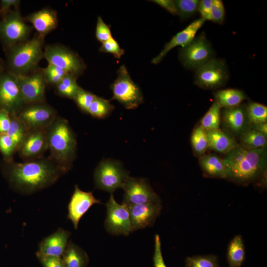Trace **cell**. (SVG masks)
I'll return each mask as SVG.
<instances>
[{
	"instance_id": "cell-1",
	"label": "cell",
	"mask_w": 267,
	"mask_h": 267,
	"mask_svg": "<svg viewBox=\"0 0 267 267\" xmlns=\"http://www.w3.org/2000/svg\"><path fill=\"white\" fill-rule=\"evenodd\" d=\"M4 173L11 186L23 194H30L53 184L66 172L47 160L10 163Z\"/></svg>"
},
{
	"instance_id": "cell-2",
	"label": "cell",
	"mask_w": 267,
	"mask_h": 267,
	"mask_svg": "<svg viewBox=\"0 0 267 267\" xmlns=\"http://www.w3.org/2000/svg\"><path fill=\"white\" fill-rule=\"evenodd\" d=\"M223 160L226 178L237 183H250L262 178L266 174V147L254 149L239 145L225 154Z\"/></svg>"
},
{
	"instance_id": "cell-3",
	"label": "cell",
	"mask_w": 267,
	"mask_h": 267,
	"mask_svg": "<svg viewBox=\"0 0 267 267\" xmlns=\"http://www.w3.org/2000/svg\"><path fill=\"white\" fill-rule=\"evenodd\" d=\"M44 38L37 34L31 39L7 49L5 71L21 77L38 70L39 63L44 57Z\"/></svg>"
},
{
	"instance_id": "cell-4",
	"label": "cell",
	"mask_w": 267,
	"mask_h": 267,
	"mask_svg": "<svg viewBox=\"0 0 267 267\" xmlns=\"http://www.w3.org/2000/svg\"><path fill=\"white\" fill-rule=\"evenodd\" d=\"M47 147L56 163L65 172L74 160L76 140L68 122L64 119L54 120L46 132Z\"/></svg>"
},
{
	"instance_id": "cell-5",
	"label": "cell",
	"mask_w": 267,
	"mask_h": 267,
	"mask_svg": "<svg viewBox=\"0 0 267 267\" xmlns=\"http://www.w3.org/2000/svg\"><path fill=\"white\" fill-rule=\"evenodd\" d=\"M0 20V40L6 51L28 40L32 27L27 25L18 9L10 11Z\"/></svg>"
},
{
	"instance_id": "cell-6",
	"label": "cell",
	"mask_w": 267,
	"mask_h": 267,
	"mask_svg": "<svg viewBox=\"0 0 267 267\" xmlns=\"http://www.w3.org/2000/svg\"><path fill=\"white\" fill-rule=\"evenodd\" d=\"M110 88L113 92L111 99L118 100L126 109H135L143 102V96L140 89L132 80L124 65L118 69L117 77Z\"/></svg>"
},
{
	"instance_id": "cell-7",
	"label": "cell",
	"mask_w": 267,
	"mask_h": 267,
	"mask_svg": "<svg viewBox=\"0 0 267 267\" xmlns=\"http://www.w3.org/2000/svg\"><path fill=\"white\" fill-rule=\"evenodd\" d=\"M129 177V173L120 162L107 159L101 161L95 169V186L112 193L117 189L122 188Z\"/></svg>"
},
{
	"instance_id": "cell-8",
	"label": "cell",
	"mask_w": 267,
	"mask_h": 267,
	"mask_svg": "<svg viewBox=\"0 0 267 267\" xmlns=\"http://www.w3.org/2000/svg\"><path fill=\"white\" fill-rule=\"evenodd\" d=\"M44 57L48 64L58 67L77 78L86 68V64L79 55L63 45H47L44 51Z\"/></svg>"
},
{
	"instance_id": "cell-9",
	"label": "cell",
	"mask_w": 267,
	"mask_h": 267,
	"mask_svg": "<svg viewBox=\"0 0 267 267\" xmlns=\"http://www.w3.org/2000/svg\"><path fill=\"white\" fill-rule=\"evenodd\" d=\"M214 51L205 33L194 38L179 50V60L188 69L196 70L213 58Z\"/></svg>"
},
{
	"instance_id": "cell-10",
	"label": "cell",
	"mask_w": 267,
	"mask_h": 267,
	"mask_svg": "<svg viewBox=\"0 0 267 267\" xmlns=\"http://www.w3.org/2000/svg\"><path fill=\"white\" fill-rule=\"evenodd\" d=\"M228 79L226 63L221 59L213 58L195 70L194 83L205 89H213L224 86Z\"/></svg>"
},
{
	"instance_id": "cell-11",
	"label": "cell",
	"mask_w": 267,
	"mask_h": 267,
	"mask_svg": "<svg viewBox=\"0 0 267 267\" xmlns=\"http://www.w3.org/2000/svg\"><path fill=\"white\" fill-rule=\"evenodd\" d=\"M25 104L18 77L5 70L0 73V108L17 115Z\"/></svg>"
},
{
	"instance_id": "cell-12",
	"label": "cell",
	"mask_w": 267,
	"mask_h": 267,
	"mask_svg": "<svg viewBox=\"0 0 267 267\" xmlns=\"http://www.w3.org/2000/svg\"><path fill=\"white\" fill-rule=\"evenodd\" d=\"M122 188L124 190L122 204L127 207L138 204L161 203L159 197L145 179L129 177Z\"/></svg>"
},
{
	"instance_id": "cell-13",
	"label": "cell",
	"mask_w": 267,
	"mask_h": 267,
	"mask_svg": "<svg viewBox=\"0 0 267 267\" xmlns=\"http://www.w3.org/2000/svg\"><path fill=\"white\" fill-rule=\"evenodd\" d=\"M106 207L107 215L104 226L109 233L127 236L133 231L127 206L117 203L111 194Z\"/></svg>"
},
{
	"instance_id": "cell-14",
	"label": "cell",
	"mask_w": 267,
	"mask_h": 267,
	"mask_svg": "<svg viewBox=\"0 0 267 267\" xmlns=\"http://www.w3.org/2000/svg\"><path fill=\"white\" fill-rule=\"evenodd\" d=\"M55 111L43 103L29 104L17 114L28 131L47 129L55 120Z\"/></svg>"
},
{
	"instance_id": "cell-15",
	"label": "cell",
	"mask_w": 267,
	"mask_h": 267,
	"mask_svg": "<svg viewBox=\"0 0 267 267\" xmlns=\"http://www.w3.org/2000/svg\"><path fill=\"white\" fill-rule=\"evenodd\" d=\"M20 90L25 104L43 103L46 83L42 69L18 77Z\"/></svg>"
},
{
	"instance_id": "cell-16",
	"label": "cell",
	"mask_w": 267,
	"mask_h": 267,
	"mask_svg": "<svg viewBox=\"0 0 267 267\" xmlns=\"http://www.w3.org/2000/svg\"><path fill=\"white\" fill-rule=\"evenodd\" d=\"M94 204H102L96 199L91 192L81 190L77 185L75 186L74 192L68 204L67 219L77 229L79 222L83 216Z\"/></svg>"
},
{
	"instance_id": "cell-17",
	"label": "cell",
	"mask_w": 267,
	"mask_h": 267,
	"mask_svg": "<svg viewBox=\"0 0 267 267\" xmlns=\"http://www.w3.org/2000/svg\"><path fill=\"white\" fill-rule=\"evenodd\" d=\"M221 122L224 130L234 137H239L251 127L245 105L223 108L221 112Z\"/></svg>"
},
{
	"instance_id": "cell-18",
	"label": "cell",
	"mask_w": 267,
	"mask_h": 267,
	"mask_svg": "<svg viewBox=\"0 0 267 267\" xmlns=\"http://www.w3.org/2000/svg\"><path fill=\"white\" fill-rule=\"evenodd\" d=\"M133 231L143 229L153 224L160 215L161 203H148L128 206Z\"/></svg>"
},
{
	"instance_id": "cell-19",
	"label": "cell",
	"mask_w": 267,
	"mask_h": 267,
	"mask_svg": "<svg viewBox=\"0 0 267 267\" xmlns=\"http://www.w3.org/2000/svg\"><path fill=\"white\" fill-rule=\"evenodd\" d=\"M205 21V20L202 18L196 19L185 28L176 34L165 44L159 54L152 59L151 63L158 64L172 48L177 46L183 47L190 43L195 38L196 33L203 26Z\"/></svg>"
},
{
	"instance_id": "cell-20",
	"label": "cell",
	"mask_w": 267,
	"mask_h": 267,
	"mask_svg": "<svg viewBox=\"0 0 267 267\" xmlns=\"http://www.w3.org/2000/svg\"><path fill=\"white\" fill-rule=\"evenodd\" d=\"M47 129L28 131L18 149L23 157L30 158L41 154L47 148Z\"/></svg>"
},
{
	"instance_id": "cell-21",
	"label": "cell",
	"mask_w": 267,
	"mask_h": 267,
	"mask_svg": "<svg viewBox=\"0 0 267 267\" xmlns=\"http://www.w3.org/2000/svg\"><path fill=\"white\" fill-rule=\"evenodd\" d=\"M70 235V231L59 227L41 240L39 244L38 251L47 256L62 257Z\"/></svg>"
},
{
	"instance_id": "cell-22",
	"label": "cell",
	"mask_w": 267,
	"mask_h": 267,
	"mask_svg": "<svg viewBox=\"0 0 267 267\" xmlns=\"http://www.w3.org/2000/svg\"><path fill=\"white\" fill-rule=\"evenodd\" d=\"M24 19L32 24L38 34L44 37L58 26L57 13L49 8H45L31 13Z\"/></svg>"
},
{
	"instance_id": "cell-23",
	"label": "cell",
	"mask_w": 267,
	"mask_h": 267,
	"mask_svg": "<svg viewBox=\"0 0 267 267\" xmlns=\"http://www.w3.org/2000/svg\"><path fill=\"white\" fill-rule=\"evenodd\" d=\"M206 132L208 148L216 152L226 154L239 145L235 137L224 130L219 129Z\"/></svg>"
},
{
	"instance_id": "cell-24",
	"label": "cell",
	"mask_w": 267,
	"mask_h": 267,
	"mask_svg": "<svg viewBox=\"0 0 267 267\" xmlns=\"http://www.w3.org/2000/svg\"><path fill=\"white\" fill-rule=\"evenodd\" d=\"M61 257L65 267H87L89 262L87 253L71 240Z\"/></svg>"
},
{
	"instance_id": "cell-25",
	"label": "cell",
	"mask_w": 267,
	"mask_h": 267,
	"mask_svg": "<svg viewBox=\"0 0 267 267\" xmlns=\"http://www.w3.org/2000/svg\"><path fill=\"white\" fill-rule=\"evenodd\" d=\"M199 163L207 175L213 178H226V171L223 159L217 155L204 154L200 157Z\"/></svg>"
},
{
	"instance_id": "cell-26",
	"label": "cell",
	"mask_w": 267,
	"mask_h": 267,
	"mask_svg": "<svg viewBox=\"0 0 267 267\" xmlns=\"http://www.w3.org/2000/svg\"><path fill=\"white\" fill-rule=\"evenodd\" d=\"M215 100L223 108L239 106L246 98L244 92L235 89H226L217 90L214 94Z\"/></svg>"
},
{
	"instance_id": "cell-27",
	"label": "cell",
	"mask_w": 267,
	"mask_h": 267,
	"mask_svg": "<svg viewBox=\"0 0 267 267\" xmlns=\"http://www.w3.org/2000/svg\"><path fill=\"white\" fill-rule=\"evenodd\" d=\"M245 259V251L242 237L236 235L230 241L227 250L228 267H241Z\"/></svg>"
},
{
	"instance_id": "cell-28",
	"label": "cell",
	"mask_w": 267,
	"mask_h": 267,
	"mask_svg": "<svg viewBox=\"0 0 267 267\" xmlns=\"http://www.w3.org/2000/svg\"><path fill=\"white\" fill-rule=\"evenodd\" d=\"M240 145L249 149L266 147L267 136L251 128L244 132L239 136Z\"/></svg>"
},
{
	"instance_id": "cell-29",
	"label": "cell",
	"mask_w": 267,
	"mask_h": 267,
	"mask_svg": "<svg viewBox=\"0 0 267 267\" xmlns=\"http://www.w3.org/2000/svg\"><path fill=\"white\" fill-rule=\"evenodd\" d=\"M221 107L215 100L200 121V125L205 131L220 129Z\"/></svg>"
},
{
	"instance_id": "cell-30",
	"label": "cell",
	"mask_w": 267,
	"mask_h": 267,
	"mask_svg": "<svg viewBox=\"0 0 267 267\" xmlns=\"http://www.w3.org/2000/svg\"><path fill=\"white\" fill-rule=\"evenodd\" d=\"M191 143L194 154L199 157L204 155L208 149L209 143L206 132L200 125L197 126L192 133Z\"/></svg>"
},
{
	"instance_id": "cell-31",
	"label": "cell",
	"mask_w": 267,
	"mask_h": 267,
	"mask_svg": "<svg viewBox=\"0 0 267 267\" xmlns=\"http://www.w3.org/2000/svg\"><path fill=\"white\" fill-rule=\"evenodd\" d=\"M11 123L6 134L14 142L17 150L21 145L28 130L16 114L10 115Z\"/></svg>"
},
{
	"instance_id": "cell-32",
	"label": "cell",
	"mask_w": 267,
	"mask_h": 267,
	"mask_svg": "<svg viewBox=\"0 0 267 267\" xmlns=\"http://www.w3.org/2000/svg\"><path fill=\"white\" fill-rule=\"evenodd\" d=\"M251 125L267 122V107L262 104L251 102L245 105Z\"/></svg>"
},
{
	"instance_id": "cell-33",
	"label": "cell",
	"mask_w": 267,
	"mask_h": 267,
	"mask_svg": "<svg viewBox=\"0 0 267 267\" xmlns=\"http://www.w3.org/2000/svg\"><path fill=\"white\" fill-rule=\"evenodd\" d=\"M114 108L109 100L96 96L90 104L88 113L93 117L102 119L108 116Z\"/></svg>"
},
{
	"instance_id": "cell-34",
	"label": "cell",
	"mask_w": 267,
	"mask_h": 267,
	"mask_svg": "<svg viewBox=\"0 0 267 267\" xmlns=\"http://www.w3.org/2000/svg\"><path fill=\"white\" fill-rule=\"evenodd\" d=\"M185 265V267H220L217 256L211 254L187 257Z\"/></svg>"
},
{
	"instance_id": "cell-35",
	"label": "cell",
	"mask_w": 267,
	"mask_h": 267,
	"mask_svg": "<svg viewBox=\"0 0 267 267\" xmlns=\"http://www.w3.org/2000/svg\"><path fill=\"white\" fill-rule=\"evenodd\" d=\"M200 0H174L177 14L182 20L193 16L197 11Z\"/></svg>"
},
{
	"instance_id": "cell-36",
	"label": "cell",
	"mask_w": 267,
	"mask_h": 267,
	"mask_svg": "<svg viewBox=\"0 0 267 267\" xmlns=\"http://www.w3.org/2000/svg\"><path fill=\"white\" fill-rule=\"evenodd\" d=\"M42 70L46 84L53 85L60 82L67 73L64 70L50 64Z\"/></svg>"
},
{
	"instance_id": "cell-37",
	"label": "cell",
	"mask_w": 267,
	"mask_h": 267,
	"mask_svg": "<svg viewBox=\"0 0 267 267\" xmlns=\"http://www.w3.org/2000/svg\"><path fill=\"white\" fill-rule=\"evenodd\" d=\"M17 148L11 137L6 133L0 134V151L7 162L11 160Z\"/></svg>"
},
{
	"instance_id": "cell-38",
	"label": "cell",
	"mask_w": 267,
	"mask_h": 267,
	"mask_svg": "<svg viewBox=\"0 0 267 267\" xmlns=\"http://www.w3.org/2000/svg\"><path fill=\"white\" fill-rule=\"evenodd\" d=\"M96 96L92 93L81 88L73 99L80 109L88 113L89 107Z\"/></svg>"
},
{
	"instance_id": "cell-39",
	"label": "cell",
	"mask_w": 267,
	"mask_h": 267,
	"mask_svg": "<svg viewBox=\"0 0 267 267\" xmlns=\"http://www.w3.org/2000/svg\"><path fill=\"white\" fill-rule=\"evenodd\" d=\"M99 50L100 52L110 53L119 59L124 54V50L121 48L118 42L112 37L106 42L102 44Z\"/></svg>"
},
{
	"instance_id": "cell-40",
	"label": "cell",
	"mask_w": 267,
	"mask_h": 267,
	"mask_svg": "<svg viewBox=\"0 0 267 267\" xmlns=\"http://www.w3.org/2000/svg\"><path fill=\"white\" fill-rule=\"evenodd\" d=\"M36 256L43 267H65L61 257L45 255L38 251Z\"/></svg>"
},
{
	"instance_id": "cell-41",
	"label": "cell",
	"mask_w": 267,
	"mask_h": 267,
	"mask_svg": "<svg viewBox=\"0 0 267 267\" xmlns=\"http://www.w3.org/2000/svg\"><path fill=\"white\" fill-rule=\"evenodd\" d=\"M225 11L223 2L221 0H213L211 9V21L222 24L224 19Z\"/></svg>"
},
{
	"instance_id": "cell-42",
	"label": "cell",
	"mask_w": 267,
	"mask_h": 267,
	"mask_svg": "<svg viewBox=\"0 0 267 267\" xmlns=\"http://www.w3.org/2000/svg\"><path fill=\"white\" fill-rule=\"evenodd\" d=\"M95 36L97 40L102 44L112 37L110 28L100 16L97 18Z\"/></svg>"
},
{
	"instance_id": "cell-43",
	"label": "cell",
	"mask_w": 267,
	"mask_h": 267,
	"mask_svg": "<svg viewBox=\"0 0 267 267\" xmlns=\"http://www.w3.org/2000/svg\"><path fill=\"white\" fill-rule=\"evenodd\" d=\"M154 252L153 257L154 267H167L165 263L162 251L160 236L156 234L154 240Z\"/></svg>"
},
{
	"instance_id": "cell-44",
	"label": "cell",
	"mask_w": 267,
	"mask_h": 267,
	"mask_svg": "<svg viewBox=\"0 0 267 267\" xmlns=\"http://www.w3.org/2000/svg\"><path fill=\"white\" fill-rule=\"evenodd\" d=\"M213 0H202L199 1L198 11L204 20H211V9Z\"/></svg>"
},
{
	"instance_id": "cell-45",
	"label": "cell",
	"mask_w": 267,
	"mask_h": 267,
	"mask_svg": "<svg viewBox=\"0 0 267 267\" xmlns=\"http://www.w3.org/2000/svg\"><path fill=\"white\" fill-rule=\"evenodd\" d=\"M11 123L9 113L5 109L0 108V134L6 133Z\"/></svg>"
},
{
	"instance_id": "cell-46",
	"label": "cell",
	"mask_w": 267,
	"mask_h": 267,
	"mask_svg": "<svg viewBox=\"0 0 267 267\" xmlns=\"http://www.w3.org/2000/svg\"><path fill=\"white\" fill-rule=\"evenodd\" d=\"M55 86L57 92L58 94L64 97L72 99H74L76 93L80 90V89L79 90H76L67 87L63 85L61 82Z\"/></svg>"
},
{
	"instance_id": "cell-47",
	"label": "cell",
	"mask_w": 267,
	"mask_h": 267,
	"mask_svg": "<svg viewBox=\"0 0 267 267\" xmlns=\"http://www.w3.org/2000/svg\"><path fill=\"white\" fill-rule=\"evenodd\" d=\"M20 0H2L0 3V11L1 16L4 15L11 10L18 9Z\"/></svg>"
},
{
	"instance_id": "cell-48",
	"label": "cell",
	"mask_w": 267,
	"mask_h": 267,
	"mask_svg": "<svg viewBox=\"0 0 267 267\" xmlns=\"http://www.w3.org/2000/svg\"><path fill=\"white\" fill-rule=\"evenodd\" d=\"M153 2L160 5L162 7L165 9L173 15L177 14V10L174 2L172 0H151Z\"/></svg>"
},
{
	"instance_id": "cell-49",
	"label": "cell",
	"mask_w": 267,
	"mask_h": 267,
	"mask_svg": "<svg viewBox=\"0 0 267 267\" xmlns=\"http://www.w3.org/2000/svg\"><path fill=\"white\" fill-rule=\"evenodd\" d=\"M251 128L267 136V123L251 125Z\"/></svg>"
},
{
	"instance_id": "cell-50",
	"label": "cell",
	"mask_w": 267,
	"mask_h": 267,
	"mask_svg": "<svg viewBox=\"0 0 267 267\" xmlns=\"http://www.w3.org/2000/svg\"><path fill=\"white\" fill-rule=\"evenodd\" d=\"M5 67L3 62L0 59V73L4 71Z\"/></svg>"
},
{
	"instance_id": "cell-51",
	"label": "cell",
	"mask_w": 267,
	"mask_h": 267,
	"mask_svg": "<svg viewBox=\"0 0 267 267\" xmlns=\"http://www.w3.org/2000/svg\"><path fill=\"white\" fill-rule=\"evenodd\" d=\"M1 16V12H0V16Z\"/></svg>"
}]
</instances>
